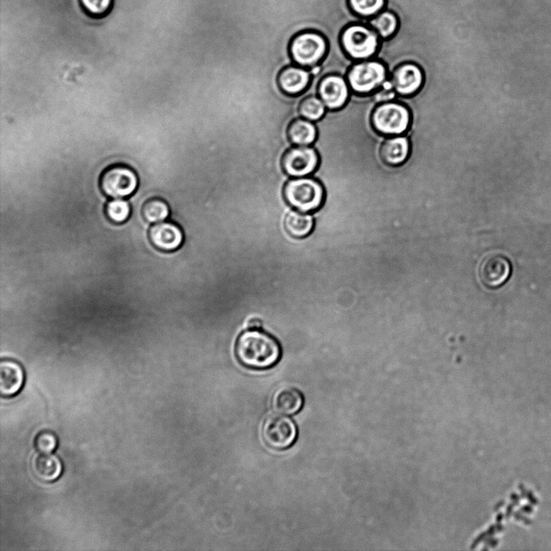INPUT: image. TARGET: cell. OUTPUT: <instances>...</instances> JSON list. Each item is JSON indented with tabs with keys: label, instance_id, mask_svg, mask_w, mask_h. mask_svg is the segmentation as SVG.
<instances>
[{
	"label": "cell",
	"instance_id": "6da1fadb",
	"mask_svg": "<svg viewBox=\"0 0 551 551\" xmlns=\"http://www.w3.org/2000/svg\"><path fill=\"white\" fill-rule=\"evenodd\" d=\"M236 357L242 366L253 370H267L277 365L282 355L279 341L261 329L244 331L237 339Z\"/></svg>",
	"mask_w": 551,
	"mask_h": 551
},
{
	"label": "cell",
	"instance_id": "7a4b0ae2",
	"mask_svg": "<svg viewBox=\"0 0 551 551\" xmlns=\"http://www.w3.org/2000/svg\"><path fill=\"white\" fill-rule=\"evenodd\" d=\"M284 193L289 205L304 213L319 211L326 199L324 187L313 176L291 178L285 185Z\"/></svg>",
	"mask_w": 551,
	"mask_h": 551
},
{
	"label": "cell",
	"instance_id": "3957f363",
	"mask_svg": "<svg viewBox=\"0 0 551 551\" xmlns=\"http://www.w3.org/2000/svg\"><path fill=\"white\" fill-rule=\"evenodd\" d=\"M381 41L373 28L363 23L347 26L340 36L341 48L353 62L374 58L379 52Z\"/></svg>",
	"mask_w": 551,
	"mask_h": 551
},
{
	"label": "cell",
	"instance_id": "277c9868",
	"mask_svg": "<svg viewBox=\"0 0 551 551\" xmlns=\"http://www.w3.org/2000/svg\"><path fill=\"white\" fill-rule=\"evenodd\" d=\"M371 124L377 133L386 137L405 135L412 122L410 107L397 100L377 105L371 113Z\"/></svg>",
	"mask_w": 551,
	"mask_h": 551
},
{
	"label": "cell",
	"instance_id": "5b68a950",
	"mask_svg": "<svg viewBox=\"0 0 551 551\" xmlns=\"http://www.w3.org/2000/svg\"><path fill=\"white\" fill-rule=\"evenodd\" d=\"M388 79L387 65L375 58L355 62L346 75L351 92L362 95L374 94Z\"/></svg>",
	"mask_w": 551,
	"mask_h": 551
},
{
	"label": "cell",
	"instance_id": "8992f818",
	"mask_svg": "<svg viewBox=\"0 0 551 551\" xmlns=\"http://www.w3.org/2000/svg\"><path fill=\"white\" fill-rule=\"evenodd\" d=\"M328 51L327 39L320 33L305 31L297 34L289 44L293 63L314 70L324 61Z\"/></svg>",
	"mask_w": 551,
	"mask_h": 551
},
{
	"label": "cell",
	"instance_id": "52a82bcc",
	"mask_svg": "<svg viewBox=\"0 0 551 551\" xmlns=\"http://www.w3.org/2000/svg\"><path fill=\"white\" fill-rule=\"evenodd\" d=\"M136 172L124 165H114L106 169L100 179V187L112 199H124L133 195L139 187Z\"/></svg>",
	"mask_w": 551,
	"mask_h": 551
},
{
	"label": "cell",
	"instance_id": "ba28073f",
	"mask_svg": "<svg viewBox=\"0 0 551 551\" xmlns=\"http://www.w3.org/2000/svg\"><path fill=\"white\" fill-rule=\"evenodd\" d=\"M298 436L296 424L284 414L267 417L262 427V437L267 446L284 451L294 444Z\"/></svg>",
	"mask_w": 551,
	"mask_h": 551
},
{
	"label": "cell",
	"instance_id": "9c48e42d",
	"mask_svg": "<svg viewBox=\"0 0 551 551\" xmlns=\"http://www.w3.org/2000/svg\"><path fill=\"white\" fill-rule=\"evenodd\" d=\"M285 173L291 178L311 176L320 164V157L313 146H293L283 158Z\"/></svg>",
	"mask_w": 551,
	"mask_h": 551
},
{
	"label": "cell",
	"instance_id": "30bf717a",
	"mask_svg": "<svg viewBox=\"0 0 551 551\" xmlns=\"http://www.w3.org/2000/svg\"><path fill=\"white\" fill-rule=\"evenodd\" d=\"M317 95L327 107V110L336 111L348 102L351 90L346 77L338 74H328L323 77L317 85Z\"/></svg>",
	"mask_w": 551,
	"mask_h": 551
},
{
	"label": "cell",
	"instance_id": "8fae6325",
	"mask_svg": "<svg viewBox=\"0 0 551 551\" xmlns=\"http://www.w3.org/2000/svg\"><path fill=\"white\" fill-rule=\"evenodd\" d=\"M393 91L399 97H408L421 91L424 82L422 68L414 63H404L397 65L390 75Z\"/></svg>",
	"mask_w": 551,
	"mask_h": 551
},
{
	"label": "cell",
	"instance_id": "7c38bea8",
	"mask_svg": "<svg viewBox=\"0 0 551 551\" xmlns=\"http://www.w3.org/2000/svg\"><path fill=\"white\" fill-rule=\"evenodd\" d=\"M149 239L155 249L163 252H173L182 247L184 235L181 226L170 221H163L151 226Z\"/></svg>",
	"mask_w": 551,
	"mask_h": 551
},
{
	"label": "cell",
	"instance_id": "4fadbf2b",
	"mask_svg": "<svg viewBox=\"0 0 551 551\" xmlns=\"http://www.w3.org/2000/svg\"><path fill=\"white\" fill-rule=\"evenodd\" d=\"M510 274V262L505 257L498 254L485 257L478 271L482 284L488 289H496L504 284Z\"/></svg>",
	"mask_w": 551,
	"mask_h": 551
},
{
	"label": "cell",
	"instance_id": "5bb4252c",
	"mask_svg": "<svg viewBox=\"0 0 551 551\" xmlns=\"http://www.w3.org/2000/svg\"><path fill=\"white\" fill-rule=\"evenodd\" d=\"M313 81V71L296 64L287 65L279 72V86L290 97H298L307 91Z\"/></svg>",
	"mask_w": 551,
	"mask_h": 551
},
{
	"label": "cell",
	"instance_id": "9a60e30c",
	"mask_svg": "<svg viewBox=\"0 0 551 551\" xmlns=\"http://www.w3.org/2000/svg\"><path fill=\"white\" fill-rule=\"evenodd\" d=\"M26 375L21 365L11 359L0 362V392L4 397L15 396L21 390Z\"/></svg>",
	"mask_w": 551,
	"mask_h": 551
},
{
	"label": "cell",
	"instance_id": "2e32d148",
	"mask_svg": "<svg viewBox=\"0 0 551 551\" xmlns=\"http://www.w3.org/2000/svg\"><path fill=\"white\" fill-rule=\"evenodd\" d=\"M411 152V143L406 134L387 137L383 142L380 154L385 163L391 166H400L408 160Z\"/></svg>",
	"mask_w": 551,
	"mask_h": 551
},
{
	"label": "cell",
	"instance_id": "e0dca14e",
	"mask_svg": "<svg viewBox=\"0 0 551 551\" xmlns=\"http://www.w3.org/2000/svg\"><path fill=\"white\" fill-rule=\"evenodd\" d=\"M304 398L303 394L295 387H285L279 389L272 399L275 412L284 415H294L301 410Z\"/></svg>",
	"mask_w": 551,
	"mask_h": 551
},
{
	"label": "cell",
	"instance_id": "ac0fdd59",
	"mask_svg": "<svg viewBox=\"0 0 551 551\" xmlns=\"http://www.w3.org/2000/svg\"><path fill=\"white\" fill-rule=\"evenodd\" d=\"M313 214L304 213L291 209L285 215L284 225L289 235L294 238H304L309 236L315 228Z\"/></svg>",
	"mask_w": 551,
	"mask_h": 551
},
{
	"label": "cell",
	"instance_id": "d6986e66",
	"mask_svg": "<svg viewBox=\"0 0 551 551\" xmlns=\"http://www.w3.org/2000/svg\"><path fill=\"white\" fill-rule=\"evenodd\" d=\"M287 135L293 146H313L317 137L316 123L299 117L290 123Z\"/></svg>",
	"mask_w": 551,
	"mask_h": 551
},
{
	"label": "cell",
	"instance_id": "ffe728a7",
	"mask_svg": "<svg viewBox=\"0 0 551 551\" xmlns=\"http://www.w3.org/2000/svg\"><path fill=\"white\" fill-rule=\"evenodd\" d=\"M33 470L34 475L40 481L50 483L55 481L61 476L63 464L56 455L43 454L34 459Z\"/></svg>",
	"mask_w": 551,
	"mask_h": 551
},
{
	"label": "cell",
	"instance_id": "44dd1931",
	"mask_svg": "<svg viewBox=\"0 0 551 551\" xmlns=\"http://www.w3.org/2000/svg\"><path fill=\"white\" fill-rule=\"evenodd\" d=\"M399 18L391 11H383L368 21V26L379 34L382 40L394 37L399 29Z\"/></svg>",
	"mask_w": 551,
	"mask_h": 551
},
{
	"label": "cell",
	"instance_id": "7402d4cb",
	"mask_svg": "<svg viewBox=\"0 0 551 551\" xmlns=\"http://www.w3.org/2000/svg\"><path fill=\"white\" fill-rule=\"evenodd\" d=\"M141 214L144 220L148 223L157 224L168 219L171 208L168 203L164 200L153 198L144 203Z\"/></svg>",
	"mask_w": 551,
	"mask_h": 551
},
{
	"label": "cell",
	"instance_id": "603a6c76",
	"mask_svg": "<svg viewBox=\"0 0 551 551\" xmlns=\"http://www.w3.org/2000/svg\"><path fill=\"white\" fill-rule=\"evenodd\" d=\"M298 112L299 117L316 122L324 117L327 107L319 95H309L301 101Z\"/></svg>",
	"mask_w": 551,
	"mask_h": 551
},
{
	"label": "cell",
	"instance_id": "cb8c5ba5",
	"mask_svg": "<svg viewBox=\"0 0 551 551\" xmlns=\"http://www.w3.org/2000/svg\"><path fill=\"white\" fill-rule=\"evenodd\" d=\"M105 214L111 223L121 225L129 219L131 207L129 203L123 199H112L107 203Z\"/></svg>",
	"mask_w": 551,
	"mask_h": 551
},
{
	"label": "cell",
	"instance_id": "d4e9b609",
	"mask_svg": "<svg viewBox=\"0 0 551 551\" xmlns=\"http://www.w3.org/2000/svg\"><path fill=\"white\" fill-rule=\"evenodd\" d=\"M348 3L357 16L370 18L381 13L385 8L386 0H348Z\"/></svg>",
	"mask_w": 551,
	"mask_h": 551
},
{
	"label": "cell",
	"instance_id": "484cf974",
	"mask_svg": "<svg viewBox=\"0 0 551 551\" xmlns=\"http://www.w3.org/2000/svg\"><path fill=\"white\" fill-rule=\"evenodd\" d=\"M58 446L56 436L50 432H43L35 439V447L41 454H51Z\"/></svg>",
	"mask_w": 551,
	"mask_h": 551
},
{
	"label": "cell",
	"instance_id": "4316f807",
	"mask_svg": "<svg viewBox=\"0 0 551 551\" xmlns=\"http://www.w3.org/2000/svg\"><path fill=\"white\" fill-rule=\"evenodd\" d=\"M82 1L89 11L97 14L105 13L110 4V0H82Z\"/></svg>",
	"mask_w": 551,
	"mask_h": 551
},
{
	"label": "cell",
	"instance_id": "83f0119b",
	"mask_svg": "<svg viewBox=\"0 0 551 551\" xmlns=\"http://www.w3.org/2000/svg\"><path fill=\"white\" fill-rule=\"evenodd\" d=\"M262 323L260 319H252L248 322V328L251 329H261Z\"/></svg>",
	"mask_w": 551,
	"mask_h": 551
}]
</instances>
